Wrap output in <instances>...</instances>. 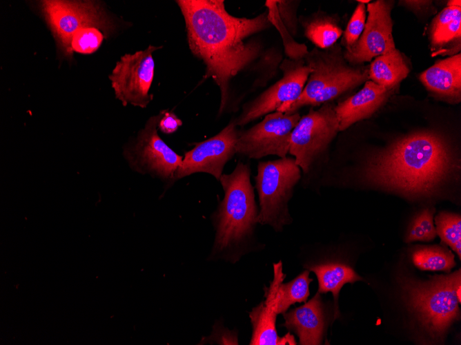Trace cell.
I'll use <instances>...</instances> for the list:
<instances>
[{
    "instance_id": "6da1fadb",
    "label": "cell",
    "mask_w": 461,
    "mask_h": 345,
    "mask_svg": "<svg viewBox=\"0 0 461 345\" xmlns=\"http://www.w3.org/2000/svg\"><path fill=\"white\" fill-rule=\"evenodd\" d=\"M222 0H178L184 18L189 48L206 65L205 78H212L221 94L219 115L229 102V82L260 54L257 41L246 39L272 24L268 12L254 18L235 17Z\"/></svg>"
},
{
    "instance_id": "7a4b0ae2",
    "label": "cell",
    "mask_w": 461,
    "mask_h": 345,
    "mask_svg": "<svg viewBox=\"0 0 461 345\" xmlns=\"http://www.w3.org/2000/svg\"><path fill=\"white\" fill-rule=\"evenodd\" d=\"M457 167L449 145L439 135L406 136L367 158L356 178L406 196H429Z\"/></svg>"
},
{
    "instance_id": "3957f363",
    "label": "cell",
    "mask_w": 461,
    "mask_h": 345,
    "mask_svg": "<svg viewBox=\"0 0 461 345\" xmlns=\"http://www.w3.org/2000/svg\"><path fill=\"white\" fill-rule=\"evenodd\" d=\"M251 173L250 164L239 161L231 173L223 174L219 180L224 198L211 216L215 233L212 258L235 262L264 247L255 236L259 209Z\"/></svg>"
},
{
    "instance_id": "277c9868",
    "label": "cell",
    "mask_w": 461,
    "mask_h": 345,
    "mask_svg": "<svg viewBox=\"0 0 461 345\" xmlns=\"http://www.w3.org/2000/svg\"><path fill=\"white\" fill-rule=\"evenodd\" d=\"M404 290L409 307L421 327L432 339L442 340L460 318V269L424 282L406 280Z\"/></svg>"
},
{
    "instance_id": "5b68a950",
    "label": "cell",
    "mask_w": 461,
    "mask_h": 345,
    "mask_svg": "<svg viewBox=\"0 0 461 345\" xmlns=\"http://www.w3.org/2000/svg\"><path fill=\"white\" fill-rule=\"evenodd\" d=\"M304 59L312 72L300 97L284 112L287 114L306 105L330 103L369 79V69L349 65L339 46L324 51L315 48Z\"/></svg>"
},
{
    "instance_id": "8992f818",
    "label": "cell",
    "mask_w": 461,
    "mask_h": 345,
    "mask_svg": "<svg viewBox=\"0 0 461 345\" xmlns=\"http://www.w3.org/2000/svg\"><path fill=\"white\" fill-rule=\"evenodd\" d=\"M302 171L293 157L260 161L254 176L259 198L257 222L281 233L293 222L288 203Z\"/></svg>"
},
{
    "instance_id": "52a82bcc",
    "label": "cell",
    "mask_w": 461,
    "mask_h": 345,
    "mask_svg": "<svg viewBox=\"0 0 461 345\" xmlns=\"http://www.w3.org/2000/svg\"><path fill=\"white\" fill-rule=\"evenodd\" d=\"M37 9L54 38L58 55L66 59L71 39L90 27L102 29L110 37L117 30L115 19L97 1L43 0Z\"/></svg>"
},
{
    "instance_id": "ba28073f",
    "label": "cell",
    "mask_w": 461,
    "mask_h": 345,
    "mask_svg": "<svg viewBox=\"0 0 461 345\" xmlns=\"http://www.w3.org/2000/svg\"><path fill=\"white\" fill-rule=\"evenodd\" d=\"M334 107L326 103L317 110L311 109L300 117L292 132L288 154L302 170L301 179L310 175L340 132Z\"/></svg>"
},
{
    "instance_id": "9c48e42d",
    "label": "cell",
    "mask_w": 461,
    "mask_h": 345,
    "mask_svg": "<svg viewBox=\"0 0 461 345\" xmlns=\"http://www.w3.org/2000/svg\"><path fill=\"white\" fill-rule=\"evenodd\" d=\"M162 113L161 111L147 121L136 138L125 146L124 156L133 170L173 184L183 157L168 147L157 133Z\"/></svg>"
},
{
    "instance_id": "30bf717a",
    "label": "cell",
    "mask_w": 461,
    "mask_h": 345,
    "mask_svg": "<svg viewBox=\"0 0 461 345\" xmlns=\"http://www.w3.org/2000/svg\"><path fill=\"white\" fill-rule=\"evenodd\" d=\"M282 78L243 105L241 114L234 119L237 127L278 111L284 112L301 95L312 69L303 59H286L280 65Z\"/></svg>"
},
{
    "instance_id": "8fae6325",
    "label": "cell",
    "mask_w": 461,
    "mask_h": 345,
    "mask_svg": "<svg viewBox=\"0 0 461 345\" xmlns=\"http://www.w3.org/2000/svg\"><path fill=\"white\" fill-rule=\"evenodd\" d=\"M300 117L297 112L287 114L275 111L266 114L250 129L239 131L236 154L250 159L270 155L286 157L292 132Z\"/></svg>"
},
{
    "instance_id": "7c38bea8",
    "label": "cell",
    "mask_w": 461,
    "mask_h": 345,
    "mask_svg": "<svg viewBox=\"0 0 461 345\" xmlns=\"http://www.w3.org/2000/svg\"><path fill=\"white\" fill-rule=\"evenodd\" d=\"M161 48L149 45L144 50L125 54L116 63L108 77L115 97L124 106L131 104L144 108L152 101L149 90L155 72L153 53Z\"/></svg>"
},
{
    "instance_id": "4fadbf2b",
    "label": "cell",
    "mask_w": 461,
    "mask_h": 345,
    "mask_svg": "<svg viewBox=\"0 0 461 345\" xmlns=\"http://www.w3.org/2000/svg\"><path fill=\"white\" fill-rule=\"evenodd\" d=\"M239 131L233 119L215 136L197 143L185 153L175 180L195 173H206L219 180L226 164L236 154Z\"/></svg>"
},
{
    "instance_id": "5bb4252c",
    "label": "cell",
    "mask_w": 461,
    "mask_h": 345,
    "mask_svg": "<svg viewBox=\"0 0 461 345\" xmlns=\"http://www.w3.org/2000/svg\"><path fill=\"white\" fill-rule=\"evenodd\" d=\"M392 7L393 1L384 0L368 3L369 16L361 36L343 53L346 61L354 65L370 61L395 45L391 16Z\"/></svg>"
},
{
    "instance_id": "9a60e30c",
    "label": "cell",
    "mask_w": 461,
    "mask_h": 345,
    "mask_svg": "<svg viewBox=\"0 0 461 345\" xmlns=\"http://www.w3.org/2000/svg\"><path fill=\"white\" fill-rule=\"evenodd\" d=\"M286 274L283 273L282 263H273V279L268 287H264V300L253 308L249 313L252 324L251 345H295L293 335L288 332L280 337L276 328L278 314L279 290Z\"/></svg>"
},
{
    "instance_id": "2e32d148",
    "label": "cell",
    "mask_w": 461,
    "mask_h": 345,
    "mask_svg": "<svg viewBox=\"0 0 461 345\" xmlns=\"http://www.w3.org/2000/svg\"><path fill=\"white\" fill-rule=\"evenodd\" d=\"M284 320L281 325L294 333L302 345L321 344L326 328L324 305L318 292L302 306L295 307L282 314Z\"/></svg>"
},
{
    "instance_id": "e0dca14e",
    "label": "cell",
    "mask_w": 461,
    "mask_h": 345,
    "mask_svg": "<svg viewBox=\"0 0 461 345\" xmlns=\"http://www.w3.org/2000/svg\"><path fill=\"white\" fill-rule=\"evenodd\" d=\"M393 90L366 81L360 91L335 105L340 132L373 115L387 101Z\"/></svg>"
},
{
    "instance_id": "ac0fdd59",
    "label": "cell",
    "mask_w": 461,
    "mask_h": 345,
    "mask_svg": "<svg viewBox=\"0 0 461 345\" xmlns=\"http://www.w3.org/2000/svg\"><path fill=\"white\" fill-rule=\"evenodd\" d=\"M432 54L454 55L460 50L461 2L449 1L433 19L429 28Z\"/></svg>"
},
{
    "instance_id": "d6986e66",
    "label": "cell",
    "mask_w": 461,
    "mask_h": 345,
    "mask_svg": "<svg viewBox=\"0 0 461 345\" xmlns=\"http://www.w3.org/2000/svg\"><path fill=\"white\" fill-rule=\"evenodd\" d=\"M431 92L446 100L458 102L461 96V54L437 61L420 75Z\"/></svg>"
},
{
    "instance_id": "ffe728a7",
    "label": "cell",
    "mask_w": 461,
    "mask_h": 345,
    "mask_svg": "<svg viewBox=\"0 0 461 345\" xmlns=\"http://www.w3.org/2000/svg\"><path fill=\"white\" fill-rule=\"evenodd\" d=\"M304 267L313 271L318 281L320 294L331 293L334 301L333 320L339 317L338 297L341 289L346 284L364 280L353 268L342 260H326L315 264H306Z\"/></svg>"
},
{
    "instance_id": "44dd1931",
    "label": "cell",
    "mask_w": 461,
    "mask_h": 345,
    "mask_svg": "<svg viewBox=\"0 0 461 345\" xmlns=\"http://www.w3.org/2000/svg\"><path fill=\"white\" fill-rule=\"evenodd\" d=\"M409 72V68L402 54L394 45L372 61L369 69V79L393 90Z\"/></svg>"
},
{
    "instance_id": "7402d4cb",
    "label": "cell",
    "mask_w": 461,
    "mask_h": 345,
    "mask_svg": "<svg viewBox=\"0 0 461 345\" xmlns=\"http://www.w3.org/2000/svg\"><path fill=\"white\" fill-rule=\"evenodd\" d=\"M303 25L305 36L321 49L334 45L342 34V30L335 19L328 16L314 17L304 23Z\"/></svg>"
},
{
    "instance_id": "603a6c76",
    "label": "cell",
    "mask_w": 461,
    "mask_h": 345,
    "mask_svg": "<svg viewBox=\"0 0 461 345\" xmlns=\"http://www.w3.org/2000/svg\"><path fill=\"white\" fill-rule=\"evenodd\" d=\"M413 262L422 271L449 272L455 265L454 255L440 247H422L412 253Z\"/></svg>"
},
{
    "instance_id": "cb8c5ba5",
    "label": "cell",
    "mask_w": 461,
    "mask_h": 345,
    "mask_svg": "<svg viewBox=\"0 0 461 345\" xmlns=\"http://www.w3.org/2000/svg\"><path fill=\"white\" fill-rule=\"evenodd\" d=\"M310 271L306 269L293 280L282 282L279 290L278 314H283L291 305L305 302L310 291L309 285L313 279L309 278Z\"/></svg>"
},
{
    "instance_id": "d4e9b609",
    "label": "cell",
    "mask_w": 461,
    "mask_h": 345,
    "mask_svg": "<svg viewBox=\"0 0 461 345\" xmlns=\"http://www.w3.org/2000/svg\"><path fill=\"white\" fill-rule=\"evenodd\" d=\"M437 234L461 258V218L456 213L440 212L435 218Z\"/></svg>"
},
{
    "instance_id": "484cf974",
    "label": "cell",
    "mask_w": 461,
    "mask_h": 345,
    "mask_svg": "<svg viewBox=\"0 0 461 345\" xmlns=\"http://www.w3.org/2000/svg\"><path fill=\"white\" fill-rule=\"evenodd\" d=\"M266 6L268 8V17L278 31L282 34L285 52L290 59H303L308 54V50L304 44L297 43L293 39L286 28L284 26L279 15L277 6V1H266Z\"/></svg>"
},
{
    "instance_id": "4316f807",
    "label": "cell",
    "mask_w": 461,
    "mask_h": 345,
    "mask_svg": "<svg viewBox=\"0 0 461 345\" xmlns=\"http://www.w3.org/2000/svg\"><path fill=\"white\" fill-rule=\"evenodd\" d=\"M436 235L433 211L430 209H425L414 219L406 237V242H429L433 240Z\"/></svg>"
},
{
    "instance_id": "83f0119b",
    "label": "cell",
    "mask_w": 461,
    "mask_h": 345,
    "mask_svg": "<svg viewBox=\"0 0 461 345\" xmlns=\"http://www.w3.org/2000/svg\"><path fill=\"white\" fill-rule=\"evenodd\" d=\"M366 6L358 3L354 10L344 34L346 48L353 45L361 36L365 25Z\"/></svg>"
},
{
    "instance_id": "f1b7e54d",
    "label": "cell",
    "mask_w": 461,
    "mask_h": 345,
    "mask_svg": "<svg viewBox=\"0 0 461 345\" xmlns=\"http://www.w3.org/2000/svg\"><path fill=\"white\" fill-rule=\"evenodd\" d=\"M291 1H277L279 15L291 35L293 36L296 32L295 7Z\"/></svg>"
},
{
    "instance_id": "f546056e",
    "label": "cell",
    "mask_w": 461,
    "mask_h": 345,
    "mask_svg": "<svg viewBox=\"0 0 461 345\" xmlns=\"http://www.w3.org/2000/svg\"><path fill=\"white\" fill-rule=\"evenodd\" d=\"M182 121L172 112L163 110L158 123V129L166 134H170L177 130Z\"/></svg>"
},
{
    "instance_id": "4dcf8cb0",
    "label": "cell",
    "mask_w": 461,
    "mask_h": 345,
    "mask_svg": "<svg viewBox=\"0 0 461 345\" xmlns=\"http://www.w3.org/2000/svg\"><path fill=\"white\" fill-rule=\"evenodd\" d=\"M400 3L417 11L425 10L431 6V1H402Z\"/></svg>"
},
{
    "instance_id": "1f68e13d",
    "label": "cell",
    "mask_w": 461,
    "mask_h": 345,
    "mask_svg": "<svg viewBox=\"0 0 461 345\" xmlns=\"http://www.w3.org/2000/svg\"><path fill=\"white\" fill-rule=\"evenodd\" d=\"M357 2H358V3H364H364H370V1H369V0H358Z\"/></svg>"
}]
</instances>
